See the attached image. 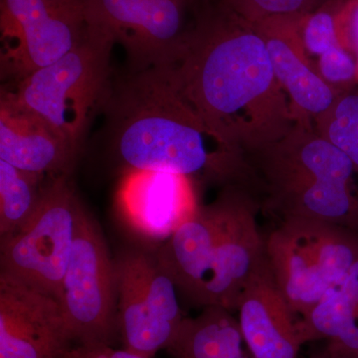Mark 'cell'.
Returning <instances> with one entry per match:
<instances>
[{"instance_id": "6da1fadb", "label": "cell", "mask_w": 358, "mask_h": 358, "mask_svg": "<svg viewBox=\"0 0 358 358\" xmlns=\"http://www.w3.org/2000/svg\"><path fill=\"white\" fill-rule=\"evenodd\" d=\"M173 73L181 95L230 154H253L296 124L260 33L220 0L199 2Z\"/></svg>"}, {"instance_id": "7a4b0ae2", "label": "cell", "mask_w": 358, "mask_h": 358, "mask_svg": "<svg viewBox=\"0 0 358 358\" xmlns=\"http://www.w3.org/2000/svg\"><path fill=\"white\" fill-rule=\"evenodd\" d=\"M102 112L105 136L124 171L250 187L246 159L221 148L181 95L173 66L131 71L114 81Z\"/></svg>"}, {"instance_id": "3957f363", "label": "cell", "mask_w": 358, "mask_h": 358, "mask_svg": "<svg viewBox=\"0 0 358 358\" xmlns=\"http://www.w3.org/2000/svg\"><path fill=\"white\" fill-rule=\"evenodd\" d=\"M256 195L242 185L224 186L155 249L178 294L196 307L234 313L247 285L266 260Z\"/></svg>"}, {"instance_id": "277c9868", "label": "cell", "mask_w": 358, "mask_h": 358, "mask_svg": "<svg viewBox=\"0 0 358 358\" xmlns=\"http://www.w3.org/2000/svg\"><path fill=\"white\" fill-rule=\"evenodd\" d=\"M245 159L262 210L280 221L307 219L358 232V171L313 126L296 122Z\"/></svg>"}, {"instance_id": "5b68a950", "label": "cell", "mask_w": 358, "mask_h": 358, "mask_svg": "<svg viewBox=\"0 0 358 358\" xmlns=\"http://www.w3.org/2000/svg\"><path fill=\"white\" fill-rule=\"evenodd\" d=\"M114 45L107 34L88 24L83 40L72 51L13 89L22 105L79 152L92 120L103 110L114 83L110 71Z\"/></svg>"}, {"instance_id": "8992f818", "label": "cell", "mask_w": 358, "mask_h": 358, "mask_svg": "<svg viewBox=\"0 0 358 358\" xmlns=\"http://www.w3.org/2000/svg\"><path fill=\"white\" fill-rule=\"evenodd\" d=\"M265 256L299 322L358 262V232L320 221L285 219L265 237Z\"/></svg>"}, {"instance_id": "52a82bcc", "label": "cell", "mask_w": 358, "mask_h": 358, "mask_svg": "<svg viewBox=\"0 0 358 358\" xmlns=\"http://www.w3.org/2000/svg\"><path fill=\"white\" fill-rule=\"evenodd\" d=\"M70 176L50 178L32 218L1 239V272L60 301L84 205Z\"/></svg>"}, {"instance_id": "ba28073f", "label": "cell", "mask_w": 358, "mask_h": 358, "mask_svg": "<svg viewBox=\"0 0 358 358\" xmlns=\"http://www.w3.org/2000/svg\"><path fill=\"white\" fill-rule=\"evenodd\" d=\"M117 324L124 350L152 358L167 350L185 320L178 291L148 249H128L115 260Z\"/></svg>"}, {"instance_id": "9c48e42d", "label": "cell", "mask_w": 358, "mask_h": 358, "mask_svg": "<svg viewBox=\"0 0 358 358\" xmlns=\"http://www.w3.org/2000/svg\"><path fill=\"white\" fill-rule=\"evenodd\" d=\"M199 0H84L87 22L121 44L133 71L180 58Z\"/></svg>"}, {"instance_id": "30bf717a", "label": "cell", "mask_w": 358, "mask_h": 358, "mask_svg": "<svg viewBox=\"0 0 358 358\" xmlns=\"http://www.w3.org/2000/svg\"><path fill=\"white\" fill-rule=\"evenodd\" d=\"M60 303L73 341L110 345L119 331L115 261L100 226L86 208L78 222Z\"/></svg>"}, {"instance_id": "8fae6325", "label": "cell", "mask_w": 358, "mask_h": 358, "mask_svg": "<svg viewBox=\"0 0 358 358\" xmlns=\"http://www.w3.org/2000/svg\"><path fill=\"white\" fill-rule=\"evenodd\" d=\"M0 30L2 78L15 86L83 40L84 0H0Z\"/></svg>"}, {"instance_id": "7c38bea8", "label": "cell", "mask_w": 358, "mask_h": 358, "mask_svg": "<svg viewBox=\"0 0 358 358\" xmlns=\"http://www.w3.org/2000/svg\"><path fill=\"white\" fill-rule=\"evenodd\" d=\"M72 343L57 299L0 273V358H66Z\"/></svg>"}, {"instance_id": "4fadbf2b", "label": "cell", "mask_w": 358, "mask_h": 358, "mask_svg": "<svg viewBox=\"0 0 358 358\" xmlns=\"http://www.w3.org/2000/svg\"><path fill=\"white\" fill-rule=\"evenodd\" d=\"M115 200L124 225L157 247L199 207L192 179L160 171H124Z\"/></svg>"}, {"instance_id": "5bb4252c", "label": "cell", "mask_w": 358, "mask_h": 358, "mask_svg": "<svg viewBox=\"0 0 358 358\" xmlns=\"http://www.w3.org/2000/svg\"><path fill=\"white\" fill-rule=\"evenodd\" d=\"M303 17H274L254 25L265 41L275 78L288 96L294 122L313 127V119L326 112L339 93L320 76L315 61L303 46Z\"/></svg>"}, {"instance_id": "9a60e30c", "label": "cell", "mask_w": 358, "mask_h": 358, "mask_svg": "<svg viewBox=\"0 0 358 358\" xmlns=\"http://www.w3.org/2000/svg\"><path fill=\"white\" fill-rule=\"evenodd\" d=\"M79 152L13 90L0 96V159L41 178L70 176Z\"/></svg>"}, {"instance_id": "2e32d148", "label": "cell", "mask_w": 358, "mask_h": 358, "mask_svg": "<svg viewBox=\"0 0 358 358\" xmlns=\"http://www.w3.org/2000/svg\"><path fill=\"white\" fill-rule=\"evenodd\" d=\"M243 341L254 358H298L299 322L277 284L267 260L240 296L236 310Z\"/></svg>"}, {"instance_id": "e0dca14e", "label": "cell", "mask_w": 358, "mask_h": 358, "mask_svg": "<svg viewBox=\"0 0 358 358\" xmlns=\"http://www.w3.org/2000/svg\"><path fill=\"white\" fill-rule=\"evenodd\" d=\"M303 345L324 341L329 352L358 355V262L299 320Z\"/></svg>"}, {"instance_id": "ac0fdd59", "label": "cell", "mask_w": 358, "mask_h": 358, "mask_svg": "<svg viewBox=\"0 0 358 358\" xmlns=\"http://www.w3.org/2000/svg\"><path fill=\"white\" fill-rule=\"evenodd\" d=\"M243 343L232 312L207 307L197 317H185L167 350L173 358H241Z\"/></svg>"}, {"instance_id": "d6986e66", "label": "cell", "mask_w": 358, "mask_h": 358, "mask_svg": "<svg viewBox=\"0 0 358 358\" xmlns=\"http://www.w3.org/2000/svg\"><path fill=\"white\" fill-rule=\"evenodd\" d=\"M45 179L0 159V238L10 236L38 209Z\"/></svg>"}, {"instance_id": "ffe728a7", "label": "cell", "mask_w": 358, "mask_h": 358, "mask_svg": "<svg viewBox=\"0 0 358 358\" xmlns=\"http://www.w3.org/2000/svg\"><path fill=\"white\" fill-rule=\"evenodd\" d=\"M313 124L315 131L343 152L358 171V87L339 93L331 107L313 119Z\"/></svg>"}, {"instance_id": "44dd1931", "label": "cell", "mask_w": 358, "mask_h": 358, "mask_svg": "<svg viewBox=\"0 0 358 358\" xmlns=\"http://www.w3.org/2000/svg\"><path fill=\"white\" fill-rule=\"evenodd\" d=\"M341 2L343 0H326L301 18V41L313 59L319 58L341 44L336 29V15Z\"/></svg>"}, {"instance_id": "7402d4cb", "label": "cell", "mask_w": 358, "mask_h": 358, "mask_svg": "<svg viewBox=\"0 0 358 358\" xmlns=\"http://www.w3.org/2000/svg\"><path fill=\"white\" fill-rule=\"evenodd\" d=\"M252 24L274 17L305 16L326 0H220Z\"/></svg>"}, {"instance_id": "603a6c76", "label": "cell", "mask_w": 358, "mask_h": 358, "mask_svg": "<svg viewBox=\"0 0 358 358\" xmlns=\"http://www.w3.org/2000/svg\"><path fill=\"white\" fill-rule=\"evenodd\" d=\"M317 72L324 82L338 93L358 87V69L352 54L339 44L315 61Z\"/></svg>"}, {"instance_id": "cb8c5ba5", "label": "cell", "mask_w": 358, "mask_h": 358, "mask_svg": "<svg viewBox=\"0 0 358 358\" xmlns=\"http://www.w3.org/2000/svg\"><path fill=\"white\" fill-rule=\"evenodd\" d=\"M339 42L350 52L358 69V0H343L336 15Z\"/></svg>"}, {"instance_id": "d4e9b609", "label": "cell", "mask_w": 358, "mask_h": 358, "mask_svg": "<svg viewBox=\"0 0 358 358\" xmlns=\"http://www.w3.org/2000/svg\"><path fill=\"white\" fill-rule=\"evenodd\" d=\"M66 358H143L127 350H113L110 345H79L71 348Z\"/></svg>"}, {"instance_id": "484cf974", "label": "cell", "mask_w": 358, "mask_h": 358, "mask_svg": "<svg viewBox=\"0 0 358 358\" xmlns=\"http://www.w3.org/2000/svg\"><path fill=\"white\" fill-rule=\"evenodd\" d=\"M310 358H358V355H336V353L329 352V350L324 348L322 352L315 353Z\"/></svg>"}, {"instance_id": "4316f807", "label": "cell", "mask_w": 358, "mask_h": 358, "mask_svg": "<svg viewBox=\"0 0 358 358\" xmlns=\"http://www.w3.org/2000/svg\"><path fill=\"white\" fill-rule=\"evenodd\" d=\"M241 358H246V357H242Z\"/></svg>"}, {"instance_id": "83f0119b", "label": "cell", "mask_w": 358, "mask_h": 358, "mask_svg": "<svg viewBox=\"0 0 358 358\" xmlns=\"http://www.w3.org/2000/svg\"><path fill=\"white\" fill-rule=\"evenodd\" d=\"M199 1H200V0H199Z\"/></svg>"}]
</instances>
